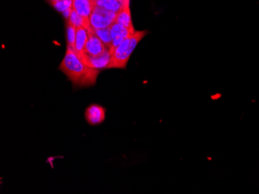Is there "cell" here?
Here are the masks:
<instances>
[{
	"instance_id": "obj_12",
	"label": "cell",
	"mask_w": 259,
	"mask_h": 194,
	"mask_svg": "<svg viewBox=\"0 0 259 194\" xmlns=\"http://www.w3.org/2000/svg\"><path fill=\"white\" fill-rule=\"evenodd\" d=\"M96 5L100 6L116 14H118L125 7L124 4L120 0H98Z\"/></svg>"
},
{
	"instance_id": "obj_7",
	"label": "cell",
	"mask_w": 259,
	"mask_h": 194,
	"mask_svg": "<svg viewBox=\"0 0 259 194\" xmlns=\"http://www.w3.org/2000/svg\"><path fill=\"white\" fill-rule=\"evenodd\" d=\"M85 119L91 125L101 124L106 118V109L98 105H92L85 110Z\"/></svg>"
},
{
	"instance_id": "obj_6",
	"label": "cell",
	"mask_w": 259,
	"mask_h": 194,
	"mask_svg": "<svg viewBox=\"0 0 259 194\" xmlns=\"http://www.w3.org/2000/svg\"><path fill=\"white\" fill-rule=\"evenodd\" d=\"M110 31H111L112 40H113V44H112L111 53H113V50L116 48L118 45H120L123 40L127 39L128 37L133 35L135 29H128L123 27L121 24L114 22L110 26Z\"/></svg>"
},
{
	"instance_id": "obj_2",
	"label": "cell",
	"mask_w": 259,
	"mask_h": 194,
	"mask_svg": "<svg viewBox=\"0 0 259 194\" xmlns=\"http://www.w3.org/2000/svg\"><path fill=\"white\" fill-rule=\"evenodd\" d=\"M148 33L147 30L135 31L133 35L118 45L112 53L111 61L108 69H125L134 50Z\"/></svg>"
},
{
	"instance_id": "obj_3",
	"label": "cell",
	"mask_w": 259,
	"mask_h": 194,
	"mask_svg": "<svg viewBox=\"0 0 259 194\" xmlns=\"http://www.w3.org/2000/svg\"><path fill=\"white\" fill-rule=\"evenodd\" d=\"M116 13L106 10L100 6L94 5L90 16V22L92 28L102 29L110 27L116 22Z\"/></svg>"
},
{
	"instance_id": "obj_13",
	"label": "cell",
	"mask_w": 259,
	"mask_h": 194,
	"mask_svg": "<svg viewBox=\"0 0 259 194\" xmlns=\"http://www.w3.org/2000/svg\"><path fill=\"white\" fill-rule=\"evenodd\" d=\"M97 37L102 40L107 47L110 49L111 51L112 44H113V40H112L111 31L110 27H106L102 29H93Z\"/></svg>"
},
{
	"instance_id": "obj_5",
	"label": "cell",
	"mask_w": 259,
	"mask_h": 194,
	"mask_svg": "<svg viewBox=\"0 0 259 194\" xmlns=\"http://www.w3.org/2000/svg\"><path fill=\"white\" fill-rule=\"evenodd\" d=\"M87 30H88L89 38L87 45H85V54L89 55V56H97V55L104 53L107 50H110L97 37L92 27Z\"/></svg>"
},
{
	"instance_id": "obj_1",
	"label": "cell",
	"mask_w": 259,
	"mask_h": 194,
	"mask_svg": "<svg viewBox=\"0 0 259 194\" xmlns=\"http://www.w3.org/2000/svg\"><path fill=\"white\" fill-rule=\"evenodd\" d=\"M59 69L68 77L74 86L78 88L95 85L100 73V71L87 66L75 50L68 46Z\"/></svg>"
},
{
	"instance_id": "obj_14",
	"label": "cell",
	"mask_w": 259,
	"mask_h": 194,
	"mask_svg": "<svg viewBox=\"0 0 259 194\" xmlns=\"http://www.w3.org/2000/svg\"><path fill=\"white\" fill-rule=\"evenodd\" d=\"M76 30L74 26L70 24L69 22L67 21L66 23V37L67 44L68 47H72L75 49V39H76Z\"/></svg>"
},
{
	"instance_id": "obj_15",
	"label": "cell",
	"mask_w": 259,
	"mask_h": 194,
	"mask_svg": "<svg viewBox=\"0 0 259 194\" xmlns=\"http://www.w3.org/2000/svg\"><path fill=\"white\" fill-rule=\"evenodd\" d=\"M58 12L63 14L67 10L72 9V0H59L52 5Z\"/></svg>"
},
{
	"instance_id": "obj_16",
	"label": "cell",
	"mask_w": 259,
	"mask_h": 194,
	"mask_svg": "<svg viewBox=\"0 0 259 194\" xmlns=\"http://www.w3.org/2000/svg\"><path fill=\"white\" fill-rule=\"evenodd\" d=\"M47 2L49 3L50 5H53L54 4H55V3L58 2V1H59V0H46Z\"/></svg>"
},
{
	"instance_id": "obj_11",
	"label": "cell",
	"mask_w": 259,
	"mask_h": 194,
	"mask_svg": "<svg viewBox=\"0 0 259 194\" xmlns=\"http://www.w3.org/2000/svg\"><path fill=\"white\" fill-rule=\"evenodd\" d=\"M67 21L69 22L70 24L74 26L76 29L81 28V27L89 29L91 27L90 20L81 17L78 13L75 12L73 9H72V12L70 14L69 17H68Z\"/></svg>"
},
{
	"instance_id": "obj_4",
	"label": "cell",
	"mask_w": 259,
	"mask_h": 194,
	"mask_svg": "<svg viewBox=\"0 0 259 194\" xmlns=\"http://www.w3.org/2000/svg\"><path fill=\"white\" fill-rule=\"evenodd\" d=\"M79 57L90 68L97 70H102L108 69L111 61L112 53L110 50H107V51L97 56H89L84 53Z\"/></svg>"
},
{
	"instance_id": "obj_10",
	"label": "cell",
	"mask_w": 259,
	"mask_h": 194,
	"mask_svg": "<svg viewBox=\"0 0 259 194\" xmlns=\"http://www.w3.org/2000/svg\"><path fill=\"white\" fill-rule=\"evenodd\" d=\"M116 23L121 24L123 27L128 29H135L133 26V22H132V13L130 10L129 7H125L120 10V12L116 15Z\"/></svg>"
},
{
	"instance_id": "obj_9",
	"label": "cell",
	"mask_w": 259,
	"mask_h": 194,
	"mask_svg": "<svg viewBox=\"0 0 259 194\" xmlns=\"http://www.w3.org/2000/svg\"><path fill=\"white\" fill-rule=\"evenodd\" d=\"M94 5L90 0H72V9L81 17L90 20Z\"/></svg>"
},
{
	"instance_id": "obj_18",
	"label": "cell",
	"mask_w": 259,
	"mask_h": 194,
	"mask_svg": "<svg viewBox=\"0 0 259 194\" xmlns=\"http://www.w3.org/2000/svg\"><path fill=\"white\" fill-rule=\"evenodd\" d=\"M90 2L92 3V4H93V5H96V4H97V1H98V0H90Z\"/></svg>"
},
{
	"instance_id": "obj_8",
	"label": "cell",
	"mask_w": 259,
	"mask_h": 194,
	"mask_svg": "<svg viewBox=\"0 0 259 194\" xmlns=\"http://www.w3.org/2000/svg\"><path fill=\"white\" fill-rule=\"evenodd\" d=\"M88 30L83 27L77 28L76 39H75V50L78 56H81L85 53V45L88 41Z\"/></svg>"
},
{
	"instance_id": "obj_17",
	"label": "cell",
	"mask_w": 259,
	"mask_h": 194,
	"mask_svg": "<svg viewBox=\"0 0 259 194\" xmlns=\"http://www.w3.org/2000/svg\"><path fill=\"white\" fill-rule=\"evenodd\" d=\"M124 4L125 7H128L130 6V0H120Z\"/></svg>"
}]
</instances>
